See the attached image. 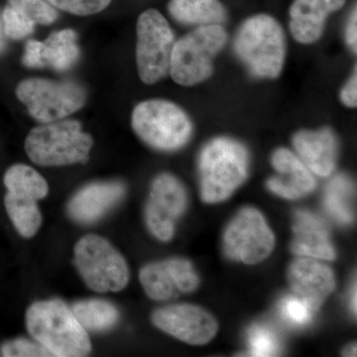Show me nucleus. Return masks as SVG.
Segmentation results:
<instances>
[{"label": "nucleus", "mask_w": 357, "mask_h": 357, "mask_svg": "<svg viewBox=\"0 0 357 357\" xmlns=\"http://www.w3.org/2000/svg\"><path fill=\"white\" fill-rule=\"evenodd\" d=\"M8 4L21 11L35 24L50 25L58 18L54 7L44 0H8Z\"/></svg>", "instance_id": "27"}, {"label": "nucleus", "mask_w": 357, "mask_h": 357, "mask_svg": "<svg viewBox=\"0 0 357 357\" xmlns=\"http://www.w3.org/2000/svg\"><path fill=\"white\" fill-rule=\"evenodd\" d=\"M52 6L75 15H93L109 6L112 0H47Z\"/></svg>", "instance_id": "32"}, {"label": "nucleus", "mask_w": 357, "mask_h": 357, "mask_svg": "<svg viewBox=\"0 0 357 357\" xmlns=\"http://www.w3.org/2000/svg\"><path fill=\"white\" fill-rule=\"evenodd\" d=\"M4 36H6V33H4L3 22H2V16H0V50L4 46Z\"/></svg>", "instance_id": "37"}, {"label": "nucleus", "mask_w": 357, "mask_h": 357, "mask_svg": "<svg viewBox=\"0 0 357 357\" xmlns=\"http://www.w3.org/2000/svg\"><path fill=\"white\" fill-rule=\"evenodd\" d=\"M347 0H294L290 8V29L301 44H312L323 34L326 18L340 10Z\"/></svg>", "instance_id": "18"}, {"label": "nucleus", "mask_w": 357, "mask_h": 357, "mask_svg": "<svg viewBox=\"0 0 357 357\" xmlns=\"http://www.w3.org/2000/svg\"><path fill=\"white\" fill-rule=\"evenodd\" d=\"M279 311L284 321H287L290 325L301 326L307 325L311 321L312 314L314 310L300 297L284 298L279 305Z\"/></svg>", "instance_id": "29"}, {"label": "nucleus", "mask_w": 357, "mask_h": 357, "mask_svg": "<svg viewBox=\"0 0 357 357\" xmlns=\"http://www.w3.org/2000/svg\"><path fill=\"white\" fill-rule=\"evenodd\" d=\"M347 44L352 49L354 53H356L357 49V13L356 7L352 10L351 18H349V24L347 28Z\"/></svg>", "instance_id": "34"}, {"label": "nucleus", "mask_w": 357, "mask_h": 357, "mask_svg": "<svg viewBox=\"0 0 357 357\" xmlns=\"http://www.w3.org/2000/svg\"><path fill=\"white\" fill-rule=\"evenodd\" d=\"M227 34L220 24L199 26L174 44L169 73L184 86L206 81L213 73V61L227 44Z\"/></svg>", "instance_id": "5"}, {"label": "nucleus", "mask_w": 357, "mask_h": 357, "mask_svg": "<svg viewBox=\"0 0 357 357\" xmlns=\"http://www.w3.org/2000/svg\"><path fill=\"white\" fill-rule=\"evenodd\" d=\"M4 206L11 222L21 236L31 238L39 231L43 220L36 199L6 192Z\"/></svg>", "instance_id": "21"}, {"label": "nucleus", "mask_w": 357, "mask_h": 357, "mask_svg": "<svg viewBox=\"0 0 357 357\" xmlns=\"http://www.w3.org/2000/svg\"><path fill=\"white\" fill-rule=\"evenodd\" d=\"M139 280L148 297L154 301L171 299L178 291L165 261L145 265L140 270Z\"/></svg>", "instance_id": "25"}, {"label": "nucleus", "mask_w": 357, "mask_h": 357, "mask_svg": "<svg viewBox=\"0 0 357 357\" xmlns=\"http://www.w3.org/2000/svg\"><path fill=\"white\" fill-rule=\"evenodd\" d=\"M292 250L297 255L333 260L337 256L326 223L307 211H296Z\"/></svg>", "instance_id": "17"}, {"label": "nucleus", "mask_w": 357, "mask_h": 357, "mask_svg": "<svg viewBox=\"0 0 357 357\" xmlns=\"http://www.w3.org/2000/svg\"><path fill=\"white\" fill-rule=\"evenodd\" d=\"M272 166L278 176L267 181L268 190L281 198L297 199L307 196L316 188L311 171L293 152L279 148L272 155Z\"/></svg>", "instance_id": "14"}, {"label": "nucleus", "mask_w": 357, "mask_h": 357, "mask_svg": "<svg viewBox=\"0 0 357 357\" xmlns=\"http://www.w3.org/2000/svg\"><path fill=\"white\" fill-rule=\"evenodd\" d=\"M249 153L238 141L227 137L211 140L199 157V191L204 203H222L243 184L248 176Z\"/></svg>", "instance_id": "2"}, {"label": "nucleus", "mask_w": 357, "mask_h": 357, "mask_svg": "<svg viewBox=\"0 0 357 357\" xmlns=\"http://www.w3.org/2000/svg\"><path fill=\"white\" fill-rule=\"evenodd\" d=\"M74 252L77 271L91 290L119 292L128 286V262L107 239L96 234L84 236L77 241Z\"/></svg>", "instance_id": "7"}, {"label": "nucleus", "mask_w": 357, "mask_h": 357, "mask_svg": "<svg viewBox=\"0 0 357 357\" xmlns=\"http://www.w3.org/2000/svg\"><path fill=\"white\" fill-rule=\"evenodd\" d=\"M25 324L33 340L48 349L52 356L83 357L91 354L88 332L62 301L34 303L26 312Z\"/></svg>", "instance_id": "1"}, {"label": "nucleus", "mask_w": 357, "mask_h": 357, "mask_svg": "<svg viewBox=\"0 0 357 357\" xmlns=\"http://www.w3.org/2000/svg\"><path fill=\"white\" fill-rule=\"evenodd\" d=\"M93 139L77 121L48 122L33 128L25 140V151L39 166L86 163Z\"/></svg>", "instance_id": "4"}, {"label": "nucleus", "mask_w": 357, "mask_h": 357, "mask_svg": "<svg viewBox=\"0 0 357 357\" xmlns=\"http://www.w3.org/2000/svg\"><path fill=\"white\" fill-rule=\"evenodd\" d=\"M152 323L185 344L204 345L217 335V319L203 307L191 304L170 305L152 314Z\"/></svg>", "instance_id": "12"}, {"label": "nucleus", "mask_w": 357, "mask_h": 357, "mask_svg": "<svg viewBox=\"0 0 357 357\" xmlns=\"http://www.w3.org/2000/svg\"><path fill=\"white\" fill-rule=\"evenodd\" d=\"M288 279L294 292L314 311L335 288L333 270L316 258L303 256L294 260L289 267Z\"/></svg>", "instance_id": "13"}, {"label": "nucleus", "mask_w": 357, "mask_h": 357, "mask_svg": "<svg viewBox=\"0 0 357 357\" xmlns=\"http://www.w3.org/2000/svg\"><path fill=\"white\" fill-rule=\"evenodd\" d=\"M340 100L342 103L349 107H356L357 105V74L356 68L354 69V75H352L349 81L345 84L340 93Z\"/></svg>", "instance_id": "33"}, {"label": "nucleus", "mask_w": 357, "mask_h": 357, "mask_svg": "<svg viewBox=\"0 0 357 357\" xmlns=\"http://www.w3.org/2000/svg\"><path fill=\"white\" fill-rule=\"evenodd\" d=\"M131 123L141 140L162 151H175L185 146L192 133L191 119L184 110L164 100L138 103Z\"/></svg>", "instance_id": "6"}, {"label": "nucleus", "mask_w": 357, "mask_h": 357, "mask_svg": "<svg viewBox=\"0 0 357 357\" xmlns=\"http://www.w3.org/2000/svg\"><path fill=\"white\" fill-rule=\"evenodd\" d=\"M7 192L31 197L39 201L48 195L49 185L43 176L32 167L16 164L6 171L3 178Z\"/></svg>", "instance_id": "24"}, {"label": "nucleus", "mask_w": 357, "mask_h": 357, "mask_svg": "<svg viewBox=\"0 0 357 357\" xmlns=\"http://www.w3.org/2000/svg\"><path fill=\"white\" fill-rule=\"evenodd\" d=\"M234 51L253 76L275 79L285 60V36L278 21L266 14L249 17L237 32Z\"/></svg>", "instance_id": "3"}, {"label": "nucleus", "mask_w": 357, "mask_h": 357, "mask_svg": "<svg viewBox=\"0 0 357 357\" xmlns=\"http://www.w3.org/2000/svg\"><path fill=\"white\" fill-rule=\"evenodd\" d=\"M136 63L141 81L153 84L170 70L174 34L166 18L156 9L141 13L137 21Z\"/></svg>", "instance_id": "9"}, {"label": "nucleus", "mask_w": 357, "mask_h": 357, "mask_svg": "<svg viewBox=\"0 0 357 357\" xmlns=\"http://www.w3.org/2000/svg\"><path fill=\"white\" fill-rule=\"evenodd\" d=\"M0 354L6 357H45L52 356L51 352L36 340L16 338L7 342L0 347Z\"/></svg>", "instance_id": "31"}, {"label": "nucleus", "mask_w": 357, "mask_h": 357, "mask_svg": "<svg viewBox=\"0 0 357 357\" xmlns=\"http://www.w3.org/2000/svg\"><path fill=\"white\" fill-rule=\"evenodd\" d=\"M16 96L33 119L44 123L61 121L74 114L84 107L86 100V91L79 84L38 77L21 82Z\"/></svg>", "instance_id": "8"}, {"label": "nucleus", "mask_w": 357, "mask_h": 357, "mask_svg": "<svg viewBox=\"0 0 357 357\" xmlns=\"http://www.w3.org/2000/svg\"><path fill=\"white\" fill-rule=\"evenodd\" d=\"M351 312H354V314H356V283L354 284V287H352V289H351Z\"/></svg>", "instance_id": "35"}, {"label": "nucleus", "mask_w": 357, "mask_h": 357, "mask_svg": "<svg viewBox=\"0 0 357 357\" xmlns=\"http://www.w3.org/2000/svg\"><path fill=\"white\" fill-rule=\"evenodd\" d=\"M2 22L6 36L14 40L22 39L31 34L36 25L21 11L9 4L2 13Z\"/></svg>", "instance_id": "30"}, {"label": "nucleus", "mask_w": 357, "mask_h": 357, "mask_svg": "<svg viewBox=\"0 0 357 357\" xmlns=\"http://www.w3.org/2000/svg\"><path fill=\"white\" fill-rule=\"evenodd\" d=\"M39 52L41 68L49 66L57 70H69L79 57L76 32L72 29L54 32L40 42Z\"/></svg>", "instance_id": "19"}, {"label": "nucleus", "mask_w": 357, "mask_h": 357, "mask_svg": "<svg viewBox=\"0 0 357 357\" xmlns=\"http://www.w3.org/2000/svg\"><path fill=\"white\" fill-rule=\"evenodd\" d=\"M121 182L93 183L84 187L68 204V213L75 222L93 223L105 217L126 196Z\"/></svg>", "instance_id": "15"}, {"label": "nucleus", "mask_w": 357, "mask_h": 357, "mask_svg": "<svg viewBox=\"0 0 357 357\" xmlns=\"http://www.w3.org/2000/svg\"><path fill=\"white\" fill-rule=\"evenodd\" d=\"M344 356H356V345L351 344L344 349Z\"/></svg>", "instance_id": "36"}, {"label": "nucleus", "mask_w": 357, "mask_h": 357, "mask_svg": "<svg viewBox=\"0 0 357 357\" xmlns=\"http://www.w3.org/2000/svg\"><path fill=\"white\" fill-rule=\"evenodd\" d=\"M249 351L253 356H273L279 351L278 340L269 328L255 326L248 333Z\"/></svg>", "instance_id": "28"}, {"label": "nucleus", "mask_w": 357, "mask_h": 357, "mask_svg": "<svg viewBox=\"0 0 357 357\" xmlns=\"http://www.w3.org/2000/svg\"><path fill=\"white\" fill-rule=\"evenodd\" d=\"M70 310L84 328L91 332L112 330L119 319L116 307L105 300L79 301L73 305Z\"/></svg>", "instance_id": "22"}, {"label": "nucleus", "mask_w": 357, "mask_h": 357, "mask_svg": "<svg viewBox=\"0 0 357 357\" xmlns=\"http://www.w3.org/2000/svg\"><path fill=\"white\" fill-rule=\"evenodd\" d=\"M354 183L344 174L335 176L326 187L324 206L328 215L342 225H349L354 222Z\"/></svg>", "instance_id": "23"}, {"label": "nucleus", "mask_w": 357, "mask_h": 357, "mask_svg": "<svg viewBox=\"0 0 357 357\" xmlns=\"http://www.w3.org/2000/svg\"><path fill=\"white\" fill-rule=\"evenodd\" d=\"M167 267L172 275L177 290L183 293L194 292L199 285V278L192 263L184 258H171L165 260Z\"/></svg>", "instance_id": "26"}, {"label": "nucleus", "mask_w": 357, "mask_h": 357, "mask_svg": "<svg viewBox=\"0 0 357 357\" xmlns=\"http://www.w3.org/2000/svg\"><path fill=\"white\" fill-rule=\"evenodd\" d=\"M293 144L311 172L319 177L332 175L337 159V136L332 129L300 131L294 136Z\"/></svg>", "instance_id": "16"}, {"label": "nucleus", "mask_w": 357, "mask_h": 357, "mask_svg": "<svg viewBox=\"0 0 357 357\" xmlns=\"http://www.w3.org/2000/svg\"><path fill=\"white\" fill-rule=\"evenodd\" d=\"M274 246L273 231L262 213L253 208L239 211L223 236V248L227 255L248 265L266 259Z\"/></svg>", "instance_id": "10"}, {"label": "nucleus", "mask_w": 357, "mask_h": 357, "mask_svg": "<svg viewBox=\"0 0 357 357\" xmlns=\"http://www.w3.org/2000/svg\"><path fill=\"white\" fill-rule=\"evenodd\" d=\"M168 9L174 20L183 24H220L227 20L218 0H171Z\"/></svg>", "instance_id": "20"}, {"label": "nucleus", "mask_w": 357, "mask_h": 357, "mask_svg": "<svg viewBox=\"0 0 357 357\" xmlns=\"http://www.w3.org/2000/svg\"><path fill=\"white\" fill-rule=\"evenodd\" d=\"M187 204V191L181 181L171 174H160L152 182L145 208L148 229L159 241H170L176 222L185 213Z\"/></svg>", "instance_id": "11"}]
</instances>
